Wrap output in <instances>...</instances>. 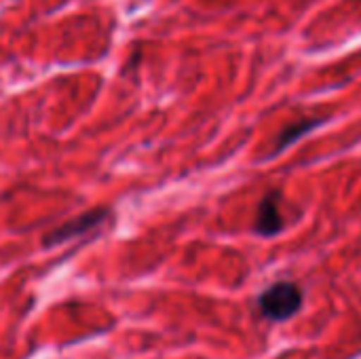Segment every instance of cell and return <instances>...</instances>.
Listing matches in <instances>:
<instances>
[{
    "mask_svg": "<svg viewBox=\"0 0 361 359\" xmlns=\"http://www.w3.org/2000/svg\"><path fill=\"white\" fill-rule=\"evenodd\" d=\"M108 218H110V209L108 207L87 209V212L66 220L63 224L55 226L51 233H47L42 243H44V248H57V245H61L66 241H72V239H78V237L91 233L93 229L102 226Z\"/></svg>",
    "mask_w": 361,
    "mask_h": 359,
    "instance_id": "cell-2",
    "label": "cell"
},
{
    "mask_svg": "<svg viewBox=\"0 0 361 359\" xmlns=\"http://www.w3.org/2000/svg\"><path fill=\"white\" fill-rule=\"evenodd\" d=\"M260 313L271 322H286L302 307V290L292 281H279L264 290L258 298Z\"/></svg>",
    "mask_w": 361,
    "mask_h": 359,
    "instance_id": "cell-1",
    "label": "cell"
},
{
    "mask_svg": "<svg viewBox=\"0 0 361 359\" xmlns=\"http://www.w3.org/2000/svg\"><path fill=\"white\" fill-rule=\"evenodd\" d=\"M254 229L262 237H273L283 229V220H281V212H279V193L277 190L267 193V197L260 201Z\"/></svg>",
    "mask_w": 361,
    "mask_h": 359,
    "instance_id": "cell-3",
    "label": "cell"
},
{
    "mask_svg": "<svg viewBox=\"0 0 361 359\" xmlns=\"http://www.w3.org/2000/svg\"><path fill=\"white\" fill-rule=\"evenodd\" d=\"M324 123H326V118H300V121H294L292 125H288L277 135V142H275V148L271 150V157H277L279 152H283L286 148H290L292 144H296L300 138H305L309 131L317 129Z\"/></svg>",
    "mask_w": 361,
    "mask_h": 359,
    "instance_id": "cell-4",
    "label": "cell"
}]
</instances>
